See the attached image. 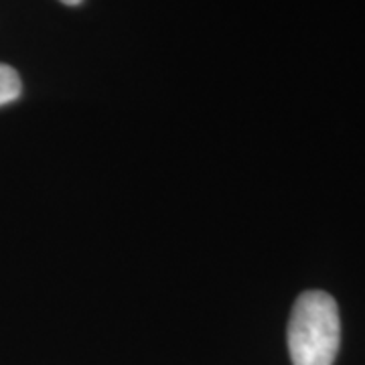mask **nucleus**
<instances>
[{
    "label": "nucleus",
    "instance_id": "7ed1b4c3",
    "mask_svg": "<svg viewBox=\"0 0 365 365\" xmlns=\"http://www.w3.org/2000/svg\"><path fill=\"white\" fill-rule=\"evenodd\" d=\"M59 2H63L67 6H78V4H81V0H59Z\"/></svg>",
    "mask_w": 365,
    "mask_h": 365
},
{
    "label": "nucleus",
    "instance_id": "f03ea898",
    "mask_svg": "<svg viewBox=\"0 0 365 365\" xmlns=\"http://www.w3.org/2000/svg\"><path fill=\"white\" fill-rule=\"evenodd\" d=\"M21 91H23V83H21L19 73L11 66L0 63V106L19 100Z\"/></svg>",
    "mask_w": 365,
    "mask_h": 365
},
{
    "label": "nucleus",
    "instance_id": "f257e3e1",
    "mask_svg": "<svg viewBox=\"0 0 365 365\" xmlns=\"http://www.w3.org/2000/svg\"><path fill=\"white\" fill-rule=\"evenodd\" d=\"M339 343L341 321L335 299L323 290L302 292L288 321L292 365H333Z\"/></svg>",
    "mask_w": 365,
    "mask_h": 365
}]
</instances>
